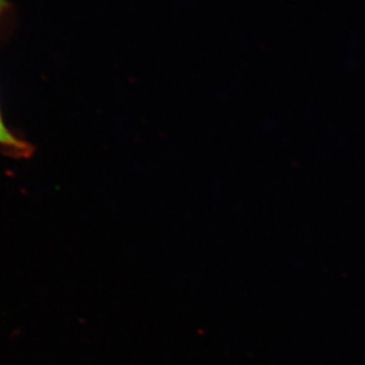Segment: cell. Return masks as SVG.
I'll return each mask as SVG.
<instances>
[{
	"label": "cell",
	"instance_id": "6da1fadb",
	"mask_svg": "<svg viewBox=\"0 0 365 365\" xmlns=\"http://www.w3.org/2000/svg\"><path fill=\"white\" fill-rule=\"evenodd\" d=\"M0 150L6 153V155L18 159H26L34 153L32 145L18 138L7 128L0 110Z\"/></svg>",
	"mask_w": 365,
	"mask_h": 365
},
{
	"label": "cell",
	"instance_id": "7a4b0ae2",
	"mask_svg": "<svg viewBox=\"0 0 365 365\" xmlns=\"http://www.w3.org/2000/svg\"><path fill=\"white\" fill-rule=\"evenodd\" d=\"M7 7H9L7 0H0V17L5 14V11L7 10Z\"/></svg>",
	"mask_w": 365,
	"mask_h": 365
}]
</instances>
